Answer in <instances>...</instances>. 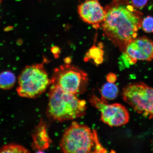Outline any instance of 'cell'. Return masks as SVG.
Masks as SVG:
<instances>
[{"instance_id":"obj_8","label":"cell","mask_w":153,"mask_h":153,"mask_svg":"<svg viewBox=\"0 0 153 153\" xmlns=\"http://www.w3.org/2000/svg\"><path fill=\"white\" fill-rule=\"evenodd\" d=\"M119 58L120 70L129 68L137 61L153 59V41L146 37L137 38L128 45Z\"/></svg>"},{"instance_id":"obj_10","label":"cell","mask_w":153,"mask_h":153,"mask_svg":"<svg viewBox=\"0 0 153 153\" xmlns=\"http://www.w3.org/2000/svg\"><path fill=\"white\" fill-rule=\"evenodd\" d=\"M33 146L39 152L47 149L50 145L51 140L48 136L45 125L40 124L33 135Z\"/></svg>"},{"instance_id":"obj_6","label":"cell","mask_w":153,"mask_h":153,"mask_svg":"<svg viewBox=\"0 0 153 153\" xmlns=\"http://www.w3.org/2000/svg\"><path fill=\"white\" fill-rule=\"evenodd\" d=\"M123 100L136 111L153 118V88L142 83L126 86L122 92Z\"/></svg>"},{"instance_id":"obj_12","label":"cell","mask_w":153,"mask_h":153,"mask_svg":"<svg viewBox=\"0 0 153 153\" xmlns=\"http://www.w3.org/2000/svg\"><path fill=\"white\" fill-rule=\"evenodd\" d=\"M119 91L116 84L108 82L104 84L100 90L101 98L107 101L114 100L118 97Z\"/></svg>"},{"instance_id":"obj_20","label":"cell","mask_w":153,"mask_h":153,"mask_svg":"<svg viewBox=\"0 0 153 153\" xmlns=\"http://www.w3.org/2000/svg\"><path fill=\"white\" fill-rule=\"evenodd\" d=\"M64 61L65 64H70L72 62V59L70 57H68L65 59Z\"/></svg>"},{"instance_id":"obj_2","label":"cell","mask_w":153,"mask_h":153,"mask_svg":"<svg viewBox=\"0 0 153 153\" xmlns=\"http://www.w3.org/2000/svg\"><path fill=\"white\" fill-rule=\"evenodd\" d=\"M49 93L47 114L51 119L62 122L81 118L85 115L87 103L77 95L51 84Z\"/></svg>"},{"instance_id":"obj_19","label":"cell","mask_w":153,"mask_h":153,"mask_svg":"<svg viewBox=\"0 0 153 153\" xmlns=\"http://www.w3.org/2000/svg\"><path fill=\"white\" fill-rule=\"evenodd\" d=\"M52 51L55 56L57 57L59 56L60 53V49L58 47H55L53 48Z\"/></svg>"},{"instance_id":"obj_21","label":"cell","mask_w":153,"mask_h":153,"mask_svg":"<svg viewBox=\"0 0 153 153\" xmlns=\"http://www.w3.org/2000/svg\"><path fill=\"white\" fill-rule=\"evenodd\" d=\"M3 0H0V3H1L2 1Z\"/></svg>"},{"instance_id":"obj_18","label":"cell","mask_w":153,"mask_h":153,"mask_svg":"<svg viewBox=\"0 0 153 153\" xmlns=\"http://www.w3.org/2000/svg\"><path fill=\"white\" fill-rule=\"evenodd\" d=\"M117 76L116 74L112 73L108 74L106 76V80L108 82L114 83L117 80Z\"/></svg>"},{"instance_id":"obj_1","label":"cell","mask_w":153,"mask_h":153,"mask_svg":"<svg viewBox=\"0 0 153 153\" xmlns=\"http://www.w3.org/2000/svg\"><path fill=\"white\" fill-rule=\"evenodd\" d=\"M125 0H113L105 7L101 23L105 36L122 52L136 38L141 28L142 14Z\"/></svg>"},{"instance_id":"obj_7","label":"cell","mask_w":153,"mask_h":153,"mask_svg":"<svg viewBox=\"0 0 153 153\" xmlns=\"http://www.w3.org/2000/svg\"><path fill=\"white\" fill-rule=\"evenodd\" d=\"M88 100L90 104L101 112V121L110 127H119L129 122V113L123 105L118 103L109 104L107 100L93 93L90 95Z\"/></svg>"},{"instance_id":"obj_5","label":"cell","mask_w":153,"mask_h":153,"mask_svg":"<svg viewBox=\"0 0 153 153\" xmlns=\"http://www.w3.org/2000/svg\"><path fill=\"white\" fill-rule=\"evenodd\" d=\"M89 79L85 72L70 64H65L54 70L51 84L76 95L83 94L87 91Z\"/></svg>"},{"instance_id":"obj_9","label":"cell","mask_w":153,"mask_h":153,"mask_svg":"<svg viewBox=\"0 0 153 153\" xmlns=\"http://www.w3.org/2000/svg\"><path fill=\"white\" fill-rule=\"evenodd\" d=\"M78 12L84 22L92 25L95 28L100 27L104 20L106 12L99 0H86L78 7Z\"/></svg>"},{"instance_id":"obj_13","label":"cell","mask_w":153,"mask_h":153,"mask_svg":"<svg viewBox=\"0 0 153 153\" xmlns=\"http://www.w3.org/2000/svg\"><path fill=\"white\" fill-rule=\"evenodd\" d=\"M16 82L15 74L10 71H4L0 74V88L8 90L14 87Z\"/></svg>"},{"instance_id":"obj_16","label":"cell","mask_w":153,"mask_h":153,"mask_svg":"<svg viewBox=\"0 0 153 153\" xmlns=\"http://www.w3.org/2000/svg\"><path fill=\"white\" fill-rule=\"evenodd\" d=\"M93 132L94 134L95 146L94 153H106L108 152L104 147L102 146L99 141L97 135V132L96 130H93Z\"/></svg>"},{"instance_id":"obj_15","label":"cell","mask_w":153,"mask_h":153,"mask_svg":"<svg viewBox=\"0 0 153 153\" xmlns=\"http://www.w3.org/2000/svg\"><path fill=\"white\" fill-rule=\"evenodd\" d=\"M141 27L146 33H153V17L148 16L143 19Z\"/></svg>"},{"instance_id":"obj_3","label":"cell","mask_w":153,"mask_h":153,"mask_svg":"<svg viewBox=\"0 0 153 153\" xmlns=\"http://www.w3.org/2000/svg\"><path fill=\"white\" fill-rule=\"evenodd\" d=\"M51 84L43 64L27 66L19 76L17 93L21 97L33 99L42 94Z\"/></svg>"},{"instance_id":"obj_11","label":"cell","mask_w":153,"mask_h":153,"mask_svg":"<svg viewBox=\"0 0 153 153\" xmlns=\"http://www.w3.org/2000/svg\"><path fill=\"white\" fill-rule=\"evenodd\" d=\"M103 47L102 44L101 43L98 44V47L95 45H94L86 53L84 60L85 62H87L93 59L97 65L102 64L104 61V51L102 49Z\"/></svg>"},{"instance_id":"obj_17","label":"cell","mask_w":153,"mask_h":153,"mask_svg":"<svg viewBox=\"0 0 153 153\" xmlns=\"http://www.w3.org/2000/svg\"><path fill=\"white\" fill-rule=\"evenodd\" d=\"M148 0H131V5L135 9H141L146 5Z\"/></svg>"},{"instance_id":"obj_14","label":"cell","mask_w":153,"mask_h":153,"mask_svg":"<svg viewBox=\"0 0 153 153\" xmlns=\"http://www.w3.org/2000/svg\"><path fill=\"white\" fill-rule=\"evenodd\" d=\"M24 147L15 143H10L4 145L0 148V153H29Z\"/></svg>"},{"instance_id":"obj_4","label":"cell","mask_w":153,"mask_h":153,"mask_svg":"<svg viewBox=\"0 0 153 153\" xmlns=\"http://www.w3.org/2000/svg\"><path fill=\"white\" fill-rule=\"evenodd\" d=\"M95 146L93 131L76 122L65 131L60 143L61 150L66 153H91Z\"/></svg>"}]
</instances>
